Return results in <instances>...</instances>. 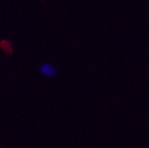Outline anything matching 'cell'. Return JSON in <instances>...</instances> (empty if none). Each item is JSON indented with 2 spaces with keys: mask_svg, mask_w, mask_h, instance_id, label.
<instances>
[{
  "mask_svg": "<svg viewBox=\"0 0 149 148\" xmlns=\"http://www.w3.org/2000/svg\"><path fill=\"white\" fill-rule=\"evenodd\" d=\"M39 73L40 75H42L44 78H47V79H51V78H55L57 75V68L56 66H54L50 62H44L39 66Z\"/></svg>",
  "mask_w": 149,
  "mask_h": 148,
  "instance_id": "6da1fadb",
  "label": "cell"
}]
</instances>
